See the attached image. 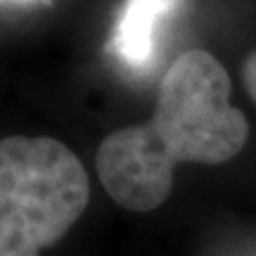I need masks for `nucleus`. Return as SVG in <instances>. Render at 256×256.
<instances>
[{"instance_id": "1", "label": "nucleus", "mask_w": 256, "mask_h": 256, "mask_svg": "<svg viewBox=\"0 0 256 256\" xmlns=\"http://www.w3.org/2000/svg\"><path fill=\"white\" fill-rule=\"evenodd\" d=\"M232 81L206 50L178 55L159 83L152 119L102 140V188L128 211H154L174 190L178 164H223L242 152L247 116L230 102Z\"/></svg>"}, {"instance_id": "5", "label": "nucleus", "mask_w": 256, "mask_h": 256, "mask_svg": "<svg viewBox=\"0 0 256 256\" xmlns=\"http://www.w3.org/2000/svg\"><path fill=\"white\" fill-rule=\"evenodd\" d=\"M5 2H31V0H5Z\"/></svg>"}, {"instance_id": "4", "label": "nucleus", "mask_w": 256, "mask_h": 256, "mask_svg": "<svg viewBox=\"0 0 256 256\" xmlns=\"http://www.w3.org/2000/svg\"><path fill=\"white\" fill-rule=\"evenodd\" d=\"M242 81H244V88H247L249 98L256 102V50L249 52L244 64H242Z\"/></svg>"}, {"instance_id": "3", "label": "nucleus", "mask_w": 256, "mask_h": 256, "mask_svg": "<svg viewBox=\"0 0 256 256\" xmlns=\"http://www.w3.org/2000/svg\"><path fill=\"white\" fill-rule=\"evenodd\" d=\"M183 0H126L107 43L110 55L128 72H150L154 62L159 31Z\"/></svg>"}, {"instance_id": "2", "label": "nucleus", "mask_w": 256, "mask_h": 256, "mask_svg": "<svg viewBox=\"0 0 256 256\" xmlns=\"http://www.w3.org/2000/svg\"><path fill=\"white\" fill-rule=\"evenodd\" d=\"M90 200L81 159L55 138L0 140V256H40L74 228Z\"/></svg>"}]
</instances>
